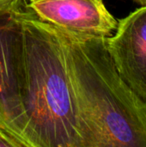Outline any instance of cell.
Listing matches in <instances>:
<instances>
[{
    "label": "cell",
    "mask_w": 146,
    "mask_h": 147,
    "mask_svg": "<svg viewBox=\"0 0 146 147\" xmlns=\"http://www.w3.org/2000/svg\"><path fill=\"white\" fill-rule=\"evenodd\" d=\"M26 3L21 21L28 146L81 147L77 112L60 35Z\"/></svg>",
    "instance_id": "7a4b0ae2"
},
{
    "label": "cell",
    "mask_w": 146,
    "mask_h": 147,
    "mask_svg": "<svg viewBox=\"0 0 146 147\" xmlns=\"http://www.w3.org/2000/svg\"><path fill=\"white\" fill-rule=\"evenodd\" d=\"M26 5L40 20L75 34L107 38L118 26L102 0H28Z\"/></svg>",
    "instance_id": "5b68a950"
},
{
    "label": "cell",
    "mask_w": 146,
    "mask_h": 147,
    "mask_svg": "<svg viewBox=\"0 0 146 147\" xmlns=\"http://www.w3.org/2000/svg\"><path fill=\"white\" fill-rule=\"evenodd\" d=\"M0 147H22L21 144L0 129Z\"/></svg>",
    "instance_id": "8992f818"
},
{
    "label": "cell",
    "mask_w": 146,
    "mask_h": 147,
    "mask_svg": "<svg viewBox=\"0 0 146 147\" xmlns=\"http://www.w3.org/2000/svg\"><path fill=\"white\" fill-rule=\"evenodd\" d=\"M9 1H11V0H0V3H3L9 2Z\"/></svg>",
    "instance_id": "ba28073f"
},
{
    "label": "cell",
    "mask_w": 146,
    "mask_h": 147,
    "mask_svg": "<svg viewBox=\"0 0 146 147\" xmlns=\"http://www.w3.org/2000/svg\"><path fill=\"white\" fill-rule=\"evenodd\" d=\"M25 0L0 3V129L29 147L23 98L25 86L21 11Z\"/></svg>",
    "instance_id": "3957f363"
},
{
    "label": "cell",
    "mask_w": 146,
    "mask_h": 147,
    "mask_svg": "<svg viewBox=\"0 0 146 147\" xmlns=\"http://www.w3.org/2000/svg\"><path fill=\"white\" fill-rule=\"evenodd\" d=\"M56 29L77 108L81 147H146V103L120 76L106 37Z\"/></svg>",
    "instance_id": "6da1fadb"
},
{
    "label": "cell",
    "mask_w": 146,
    "mask_h": 147,
    "mask_svg": "<svg viewBox=\"0 0 146 147\" xmlns=\"http://www.w3.org/2000/svg\"><path fill=\"white\" fill-rule=\"evenodd\" d=\"M133 1L141 7L146 6V0H133Z\"/></svg>",
    "instance_id": "52a82bcc"
},
{
    "label": "cell",
    "mask_w": 146,
    "mask_h": 147,
    "mask_svg": "<svg viewBox=\"0 0 146 147\" xmlns=\"http://www.w3.org/2000/svg\"><path fill=\"white\" fill-rule=\"evenodd\" d=\"M106 41L120 76L146 103V6L118 20L114 34Z\"/></svg>",
    "instance_id": "277c9868"
}]
</instances>
